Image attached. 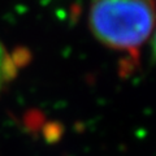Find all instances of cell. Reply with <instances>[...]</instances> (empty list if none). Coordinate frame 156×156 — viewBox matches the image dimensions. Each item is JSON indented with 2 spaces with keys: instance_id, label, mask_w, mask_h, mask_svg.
<instances>
[{
  "instance_id": "6da1fadb",
  "label": "cell",
  "mask_w": 156,
  "mask_h": 156,
  "mask_svg": "<svg viewBox=\"0 0 156 156\" xmlns=\"http://www.w3.org/2000/svg\"><path fill=\"white\" fill-rule=\"evenodd\" d=\"M155 23V0H92L90 7L89 25L94 37L116 51H136Z\"/></svg>"
},
{
  "instance_id": "3957f363",
  "label": "cell",
  "mask_w": 156,
  "mask_h": 156,
  "mask_svg": "<svg viewBox=\"0 0 156 156\" xmlns=\"http://www.w3.org/2000/svg\"><path fill=\"white\" fill-rule=\"evenodd\" d=\"M152 50H154V55H155V57H156V35H155V38H154V43H152Z\"/></svg>"
},
{
  "instance_id": "7a4b0ae2",
  "label": "cell",
  "mask_w": 156,
  "mask_h": 156,
  "mask_svg": "<svg viewBox=\"0 0 156 156\" xmlns=\"http://www.w3.org/2000/svg\"><path fill=\"white\" fill-rule=\"evenodd\" d=\"M13 73H14L13 62L11 60V57L8 56L2 42H0V91H2L3 86L11 80V76Z\"/></svg>"
}]
</instances>
